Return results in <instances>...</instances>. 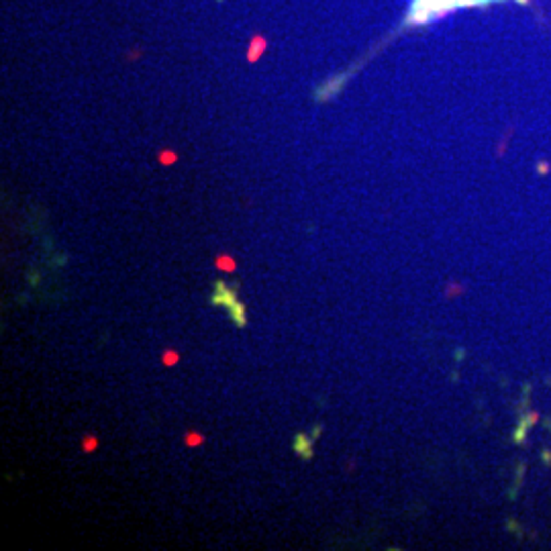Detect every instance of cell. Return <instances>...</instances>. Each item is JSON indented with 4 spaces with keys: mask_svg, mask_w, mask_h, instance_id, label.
I'll return each instance as SVG.
<instances>
[{
    "mask_svg": "<svg viewBox=\"0 0 551 551\" xmlns=\"http://www.w3.org/2000/svg\"><path fill=\"white\" fill-rule=\"evenodd\" d=\"M212 304L227 306V308H229V315L233 317V321H235L237 327H243V325H245V308H243V304L237 300L235 290L227 288L225 282H216V290H214V296H212Z\"/></svg>",
    "mask_w": 551,
    "mask_h": 551,
    "instance_id": "cell-1",
    "label": "cell"
},
{
    "mask_svg": "<svg viewBox=\"0 0 551 551\" xmlns=\"http://www.w3.org/2000/svg\"><path fill=\"white\" fill-rule=\"evenodd\" d=\"M294 449H296V453H298L302 459H311V457H313V447H311V443L306 441L304 435H296Z\"/></svg>",
    "mask_w": 551,
    "mask_h": 551,
    "instance_id": "cell-2",
    "label": "cell"
}]
</instances>
